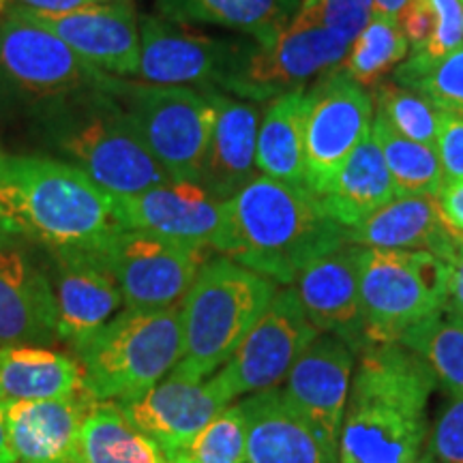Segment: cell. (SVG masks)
Masks as SVG:
<instances>
[{"instance_id":"obj_1","label":"cell","mask_w":463,"mask_h":463,"mask_svg":"<svg viewBox=\"0 0 463 463\" xmlns=\"http://www.w3.org/2000/svg\"><path fill=\"white\" fill-rule=\"evenodd\" d=\"M436 378L402 344H375L352 375L339 433V463H405L427 447V403Z\"/></svg>"},{"instance_id":"obj_2","label":"cell","mask_w":463,"mask_h":463,"mask_svg":"<svg viewBox=\"0 0 463 463\" xmlns=\"http://www.w3.org/2000/svg\"><path fill=\"white\" fill-rule=\"evenodd\" d=\"M106 82L34 108L26 114L31 136L52 150L54 159L80 167L108 194H142L172 183L136 136Z\"/></svg>"},{"instance_id":"obj_3","label":"cell","mask_w":463,"mask_h":463,"mask_svg":"<svg viewBox=\"0 0 463 463\" xmlns=\"http://www.w3.org/2000/svg\"><path fill=\"white\" fill-rule=\"evenodd\" d=\"M0 222L48 251L95 249L120 228L112 194L54 157L0 159Z\"/></svg>"},{"instance_id":"obj_4","label":"cell","mask_w":463,"mask_h":463,"mask_svg":"<svg viewBox=\"0 0 463 463\" xmlns=\"http://www.w3.org/2000/svg\"><path fill=\"white\" fill-rule=\"evenodd\" d=\"M232 260L275 283L292 286L316 260L347 245V230L324 211L305 184L256 176L230 200Z\"/></svg>"},{"instance_id":"obj_5","label":"cell","mask_w":463,"mask_h":463,"mask_svg":"<svg viewBox=\"0 0 463 463\" xmlns=\"http://www.w3.org/2000/svg\"><path fill=\"white\" fill-rule=\"evenodd\" d=\"M71 347L86 395L95 402H136L181 361V303L159 311H118Z\"/></svg>"},{"instance_id":"obj_6","label":"cell","mask_w":463,"mask_h":463,"mask_svg":"<svg viewBox=\"0 0 463 463\" xmlns=\"http://www.w3.org/2000/svg\"><path fill=\"white\" fill-rule=\"evenodd\" d=\"M277 294V283L228 256L208 258L181 303L183 356L174 378L204 382L230 361Z\"/></svg>"},{"instance_id":"obj_7","label":"cell","mask_w":463,"mask_h":463,"mask_svg":"<svg viewBox=\"0 0 463 463\" xmlns=\"http://www.w3.org/2000/svg\"><path fill=\"white\" fill-rule=\"evenodd\" d=\"M106 89L172 181L200 184L217 116L211 92L116 75H109Z\"/></svg>"},{"instance_id":"obj_8","label":"cell","mask_w":463,"mask_h":463,"mask_svg":"<svg viewBox=\"0 0 463 463\" xmlns=\"http://www.w3.org/2000/svg\"><path fill=\"white\" fill-rule=\"evenodd\" d=\"M450 264L430 251L361 247V307L369 344H399L444 311Z\"/></svg>"},{"instance_id":"obj_9","label":"cell","mask_w":463,"mask_h":463,"mask_svg":"<svg viewBox=\"0 0 463 463\" xmlns=\"http://www.w3.org/2000/svg\"><path fill=\"white\" fill-rule=\"evenodd\" d=\"M350 45L347 39L297 9L292 20L269 42L242 37L239 56L222 90L236 99L264 103L307 89L320 75L341 67Z\"/></svg>"},{"instance_id":"obj_10","label":"cell","mask_w":463,"mask_h":463,"mask_svg":"<svg viewBox=\"0 0 463 463\" xmlns=\"http://www.w3.org/2000/svg\"><path fill=\"white\" fill-rule=\"evenodd\" d=\"M109 73L75 54L54 33L24 17L0 14V99L33 112L69 92L106 82Z\"/></svg>"},{"instance_id":"obj_11","label":"cell","mask_w":463,"mask_h":463,"mask_svg":"<svg viewBox=\"0 0 463 463\" xmlns=\"http://www.w3.org/2000/svg\"><path fill=\"white\" fill-rule=\"evenodd\" d=\"M90 251L118 283L127 309L159 311L183 303L211 249L118 228Z\"/></svg>"},{"instance_id":"obj_12","label":"cell","mask_w":463,"mask_h":463,"mask_svg":"<svg viewBox=\"0 0 463 463\" xmlns=\"http://www.w3.org/2000/svg\"><path fill=\"white\" fill-rule=\"evenodd\" d=\"M369 90L337 67L307 89L305 184L316 195L331 187L345 159L372 129Z\"/></svg>"},{"instance_id":"obj_13","label":"cell","mask_w":463,"mask_h":463,"mask_svg":"<svg viewBox=\"0 0 463 463\" xmlns=\"http://www.w3.org/2000/svg\"><path fill=\"white\" fill-rule=\"evenodd\" d=\"M112 211L116 223L125 230L194 242L228 258L234 251L230 200H217L198 183L172 181L142 194H112Z\"/></svg>"},{"instance_id":"obj_14","label":"cell","mask_w":463,"mask_h":463,"mask_svg":"<svg viewBox=\"0 0 463 463\" xmlns=\"http://www.w3.org/2000/svg\"><path fill=\"white\" fill-rule=\"evenodd\" d=\"M320 331L307 317L294 288L277 289L260 320L215 373L234 402L239 395L277 389Z\"/></svg>"},{"instance_id":"obj_15","label":"cell","mask_w":463,"mask_h":463,"mask_svg":"<svg viewBox=\"0 0 463 463\" xmlns=\"http://www.w3.org/2000/svg\"><path fill=\"white\" fill-rule=\"evenodd\" d=\"M242 37H215L176 24L164 15H146L140 24V78L161 86L219 89L234 67Z\"/></svg>"},{"instance_id":"obj_16","label":"cell","mask_w":463,"mask_h":463,"mask_svg":"<svg viewBox=\"0 0 463 463\" xmlns=\"http://www.w3.org/2000/svg\"><path fill=\"white\" fill-rule=\"evenodd\" d=\"M33 24L54 33L92 67L116 78L140 73V24L133 0L90 5L65 14L9 9Z\"/></svg>"},{"instance_id":"obj_17","label":"cell","mask_w":463,"mask_h":463,"mask_svg":"<svg viewBox=\"0 0 463 463\" xmlns=\"http://www.w3.org/2000/svg\"><path fill=\"white\" fill-rule=\"evenodd\" d=\"M230 403L232 397L217 375L204 382L170 375L136 402L118 405L142 436L157 444L161 453L170 455L191 442Z\"/></svg>"},{"instance_id":"obj_18","label":"cell","mask_w":463,"mask_h":463,"mask_svg":"<svg viewBox=\"0 0 463 463\" xmlns=\"http://www.w3.org/2000/svg\"><path fill=\"white\" fill-rule=\"evenodd\" d=\"M294 289L317 331L341 339L354 354L372 345L361 307V247L344 245L311 262L297 277Z\"/></svg>"},{"instance_id":"obj_19","label":"cell","mask_w":463,"mask_h":463,"mask_svg":"<svg viewBox=\"0 0 463 463\" xmlns=\"http://www.w3.org/2000/svg\"><path fill=\"white\" fill-rule=\"evenodd\" d=\"M354 356L344 341L320 333L289 369L283 389L294 408L337 450Z\"/></svg>"},{"instance_id":"obj_20","label":"cell","mask_w":463,"mask_h":463,"mask_svg":"<svg viewBox=\"0 0 463 463\" xmlns=\"http://www.w3.org/2000/svg\"><path fill=\"white\" fill-rule=\"evenodd\" d=\"M95 405L80 389L65 397L0 405L15 463H82L80 431Z\"/></svg>"},{"instance_id":"obj_21","label":"cell","mask_w":463,"mask_h":463,"mask_svg":"<svg viewBox=\"0 0 463 463\" xmlns=\"http://www.w3.org/2000/svg\"><path fill=\"white\" fill-rule=\"evenodd\" d=\"M247 420L245 463H339V450L294 408L283 389L242 399Z\"/></svg>"},{"instance_id":"obj_22","label":"cell","mask_w":463,"mask_h":463,"mask_svg":"<svg viewBox=\"0 0 463 463\" xmlns=\"http://www.w3.org/2000/svg\"><path fill=\"white\" fill-rule=\"evenodd\" d=\"M61 339L50 277L15 241L0 245V347L48 345Z\"/></svg>"},{"instance_id":"obj_23","label":"cell","mask_w":463,"mask_h":463,"mask_svg":"<svg viewBox=\"0 0 463 463\" xmlns=\"http://www.w3.org/2000/svg\"><path fill=\"white\" fill-rule=\"evenodd\" d=\"M54 258V298L61 339L75 341L95 333L118 314V283L90 249L50 251Z\"/></svg>"},{"instance_id":"obj_24","label":"cell","mask_w":463,"mask_h":463,"mask_svg":"<svg viewBox=\"0 0 463 463\" xmlns=\"http://www.w3.org/2000/svg\"><path fill=\"white\" fill-rule=\"evenodd\" d=\"M215 101V127L208 144L200 184L217 200L228 202L258 176L260 103L236 99L219 89H204Z\"/></svg>"},{"instance_id":"obj_25","label":"cell","mask_w":463,"mask_h":463,"mask_svg":"<svg viewBox=\"0 0 463 463\" xmlns=\"http://www.w3.org/2000/svg\"><path fill=\"white\" fill-rule=\"evenodd\" d=\"M463 236L449 223L438 198H397L367 222L347 230V245L430 251L450 262Z\"/></svg>"},{"instance_id":"obj_26","label":"cell","mask_w":463,"mask_h":463,"mask_svg":"<svg viewBox=\"0 0 463 463\" xmlns=\"http://www.w3.org/2000/svg\"><path fill=\"white\" fill-rule=\"evenodd\" d=\"M320 200L328 217L345 230L356 228L380 208L397 200L395 183L372 129L356 144Z\"/></svg>"},{"instance_id":"obj_27","label":"cell","mask_w":463,"mask_h":463,"mask_svg":"<svg viewBox=\"0 0 463 463\" xmlns=\"http://www.w3.org/2000/svg\"><path fill=\"white\" fill-rule=\"evenodd\" d=\"M159 15L184 26H217L264 43L292 20L300 0H155Z\"/></svg>"},{"instance_id":"obj_28","label":"cell","mask_w":463,"mask_h":463,"mask_svg":"<svg viewBox=\"0 0 463 463\" xmlns=\"http://www.w3.org/2000/svg\"><path fill=\"white\" fill-rule=\"evenodd\" d=\"M75 358L37 345L0 347V405L65 397L80 391Z\"/></svg>"},{"instance_id":"obj_29","label":"cell","mask_w":463,"mask_h":463,"mask_svg":"<svg viewBox=\"0 0 463 463\" xmlns=\"http://www.w3.org/2000/svg\"><path fill=\"white\" fill-rule=\"evenodd\" d=\"M307 89L275 97L258 129V170L289 184H305ZM307 187V184H305Z\"/></svg>"},{"instance_id":"obj_30","label":"cell","mask_w":463,"mask_h":463,"mask_svg":"<svg viewBox=\"0 0 463 463\" xmlns=\"http://www.w3.org/2000/svg\"><path fill=\"white\" fill-rule=\"evenodd\" d=\"M82 463H167L155 442L142 436L116 402H95L80 431Z\"/></svg>"},{"instance_id":"obj_31","label":"cell","mask_w":463,"mask_h":463,"mask_svg":"<svg viewBox=\"0 0 463 463\" xmlns=\"http://www.w3.org/2000/svg\"><path fill=\"white\" fill-rule=\"evenodd\" d=\"M372 136L384 155L397 198H419V195L438 198L447 184V178L436 146L403 137L380 112H375L372 118Z\"/></svg>"},{"instance_id":"obj_32","label":"cell","mask_w":463,"mask_h":463,"mask_svg":"<svg viewBox=\"0 0 463 463\" xmlns=\"http://www.w3.org/2000/svg\"><path fill=\"white\" fill-rule=\"evenodd\" d=\"M399 344L427 363L450 397H463V322L439 311L408 328Z\"/></svg>"},{"instance_id":"obj_33","label":"cell","mask_w":463,"mask_h":463,"mask_svg":"<svg viewBox=\"0 0 463 463\" xmlns=\"http://www.w3.org/2000/svg\"><path fill=\"white\" fill-rule=\"evenodd\" d=\"M410 54V43L397 20L372 15L369 24L352 42L341 69L364 89L386 80Z\"/></svg>"},{"instance_id":"obj_34","label":"cell","mask_w":463,"mask_h":463,"mask_svg":"<svg viewBox=\"0 0 463 463\" xmlns=\"http://www.w3.org/2000/svg\"><path fill=\"white\" fill-rule=\"evenodd\" d=\"M391 80L414 90L438 112L463 118V45L433 62L408 56L391 73Z\"/></svg>"},{"instance_id":"obj_35","label":"cell","mask_w":463,"mask_h":463,"mask_svg":"<svg viewBox=\"0 0 463 463\" xmlns=\"http://www.w3.org/2000/svg\"><path fill=\"white\" fill-rule=\"evenodd\" d=\"M247 420L242 405L219 412L191 442L165 455L167 463H245Z\"/></svg>"},{"instance_id":"obj_36","label":"cell","mask_w":463,"mask_h":463,"mask_svg":"<svg viewBox=\"0 0 463 463\" xmlns=\"http://www.w3.org/2000/svg\"><path fill=\"white\" fill-rule=\"evenodd\" d=\"M369 95L378 112L397 133L408 140L436 146L444 114L438 112L430 101L392 80H382L380 84L369 89Z\"/></svg>"},{"instance_id":"obj_37","label":"cell","mask_w":463,"mask_h":463,"mask_svg":"<svg viewBox=\"0 0 463 463\" xmlns=\"http://www.w3.org/2000/svg\"><path fill=\"white\" fill-rule=\"evenodd\" d=\"M298 11L352 43L372 20L373 5L372 0H300Z\"/></svg>"},{"instance_id":"obj_38","label":"cell","mask_w":463,"mask_h":463,"mask_svg":"<svg viewBox=\"0 0 463 463\" xmlns=\"http://www.w3.org/2000/svg\"><path fill=\"white\" fill-rule=\"evenodd\" d=\"M430 5L436 11V33L431 42L425 45V50L408 54L410 58L422 62H433L439 58L449 56L450 52L463 45V3L461 0H430Z\"/></svg>"},{"instance_id":"obj_39","label":"cell","mask_w":463,"mask_h":463,"mask_svg":"<svg viewBox=\"0 0 463 463\" xmlns=\"http://www.w3.org/2000/svg\"><path fill=\"white\" fill-rule=\"evenodd\" d=\"M427 449L438 463H463V397H450L430 430Z\"/></svg>"},{"instance_id":"obj_40","label":"cell","mask_w":463,"mask_h":463,"mask_svg":"<svg viewBox=\"0 0 463 463\" xmlns=\"http://www.w3.org/2000/svg\"><path fill=\"white\" fill-rule=\"evenodd\" d=\"M436 150L447 183L463 181V118L442 116Z\"/></svg>"},{"instance_id":"obj_41","label":"cell","mask_w":463,"mask_h":463,"mask_svg":"<svg viewBox=\"0 0 463 463\" xmlns=\"http://www.w3.org/2000/svg\"><path fill=\"white\" fill-rule=\"evenodd\" d=\"M397 22L410 43V54L425 50L438 26L436 11H433L430 0H410Z\"/></svg>"},{"instance_id":"obj_42","label":"cell","mask_w":463,"mask_h":463,"mask_svg":"<svg viewBox=\"0 0 463 463\" xmlns=\"http://www.w3.org/2000/svg\"><path fill=\"white\" fill-rule=\"evenodd\" d=\"M114 3V0H0V14L9 9H26V11H42V14H65L90 5Z\"/></svg>"},{"instance_id":"obj_43","label":"cell","mask_w":463,"mask_h":463,"mask_svg":"<svg viewBox=\"0 0 463 463\" xmlns=\"http://www.w3.org/2000/svg\"><path fill=\"white\" fill-rule=\"evenodd\" d=\"M449 294L444 303V314L463 322V239L455 249V256L450 260Z\"/></svg>"},{"instance_id":"obj_44","label":"cell","mask_w":463,"mask_h":463,"mask_svg":"<svg viewBox=\"0 0 463 463\" xmlns=\"http://www.w3.org/2000/svg\"><path fill=\"white\" fill-rule=\"evenodd\" d=\"M439 206L457 234L463 236V181L447 183L438 195Z\"/></svg>"},{"instance_id":"obj_45","label":"cell","mask_w":463,"mask_h":463,"mask_svg":"<svg viewBox=\"0 0 463 463\" xmlns=\"http://www.w3.org/2000/svg\"><path fill=\"white\" fill-rule=\"evenodd\" d=\"M410 0H372L373 15L386 17V20H399Z\"/></svg>"},{"instance_id":"obj_46","label":"cell","mask_w":463,"mask_h":463,"mask_svg":"<svg viewBox=\"0 0 463 463\" xmlns=\"http://www.w3.org/2000/svg\"><path fill=\"white\" fill-rule=\"evenodd\" d=\"M0 463H15V457L11 453L7 431H5L3 419H0Z\"/></svg>"},{"instance_id":"obj_47","label":"cell","mask_w":463,"mask_h":463,"mask_svg":"<svg viewBox=\"0 0 463 463\" xmlns=\"http://www.w3.org/2000/svg\"><path fill=\"white\" fill-rule=\"evenodd\" d=\"M405 463H438V461L433 459V455L430 453V449H422L420 453L414 457V459H410V461H405Z\"/></svg>"},{"instance_id":"obj_48","label":"cell","mask_w":463,"mask_h":463,"mask_svg":"<svg viewBox=\"0 0 463 463\" xmlns=\"http://www.w3.org/2000/svg\"><path fill=\"white\" fill-rule=\"evenodd\" d=\"M14 239H15V236L11 234L7 228H5L3 222H0V245H5V242H9V241H14Z\"/></svg>"},{"instance_id":"obj_49","label":"cell","mask_w":463,"mask_h":463,"mask_svg":"<svg viewBox=\"0 0 463 463\" xmlns=\"http://www.w3.org/2000/svg\"><path fill=\"white\" fill-rule=\"evenodd\" d=\"M461 3H463V0H461Z\"/></svg>"}]
</instances>
